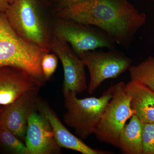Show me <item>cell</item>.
Returning a JSON list of instances; mask_svg holds the SVG:
<instances>
[{
  "label": "cell",
  "instance_id": "1",
  "mask_svg": "<svg viewBox=\"0 0 154 154\" xmlns=\"http://www.w3.org/2000/svg\"><path fill=\"white\" fill-rule=\"evenodd\" d=\"M54 15L99 28L125 48H129L147 20L146 14L128 0H86L54 10Z\"/></svg>",
  "mask_w": 154,
  "mask_h": 154
},
{
  "label": "cell",
  "instance_id": "2",
  "mask_svg": "<svg viewBox=\"0 0 154 154\" xmlns=\"http://www.w3.org/2000/svg\"><path fill=\"white\" fill-rule=\"evenodd\" d=\"M46 52L19 35L11 27L5 13L0 11V67L22 69L42 85L45 81L41 60Z\"/></svg>",
  "mask_w": 154,
  "mask_h": 154
},
{
  "label": "cell",
  "instance_id": "3",
  "mask_svg": "<svg viewBox=\"0 0 154 154\" xmlns=\"http://www.w3.org/2000/svg\"><path fill=\"white\" fill-rule=\"evenodd\" d=\"M5 14L11 27L21 37L51 52L52 25L44 14L41 0H14Z\"/></svg>",
  "mask_w": 154,
  "mask_h": 154
},
{
  "label": "cell",
  "instance_id": "4",
  "mask_svg": "<svg viewBox=\"0 0 154 154\" xmlns=\"http://www.w3.org/2000/svg\"><path fill=\"white\" fill-rule=\"evenodd\" d=\"M76 95L72 91L64 95L66 112L63 120L66 125L74 129L78 137L85 140L95 133L105 107L112 98V86L98 98L79 99Z\"/></svg>",
  "mask_w": 154,
  "mask_h": 154
},
{
  "label": "cell",
  "instance_id": "5",
  "mask_svg": "<svg viewBox=\"0 0 154 154\" xmlns=\"http://www.w3.org/2000/svg\"><path fill=\"white\" fill-rule=\"evenodd\" d=\"M112 86V98L105 107L94 134L100 142L119 148L120 133L134 113L124 82Z\"/></svg>",
  "mask_w": 154,
  "mask_h": 154
},
{
  "label": "cell",
  "instance_id": "6",
  "mask_svg": "<svg viewBox=\"0 0 154 154\" xmlns=\"http://www.w3.org/2000/svg\"><path fill=\"white\" fill-rule=\"evenodd\" d=\"M52 30L54 35L69 45L78 55L98 48L115 49L116 45L99 28L68 19L57 18Z\"/></svg>",
  "mask_w": 154,
  "mask_h": 154
},
{
  "label": "cell",
  "instance_id": "7",
  "mask_svg": "<svg viewBox=\"0 0 154 154\" xmlns=\"http://www.w3.org/2000/svg\"><path fill=\"white\" fill-rule=\"evenodd\" d=\"M88 68L90 76L88 93L94 94L105 80L116 79L128 70L132 60L115 49L89 51L78 55Z\"/></svg>",
  "mask_w": 154,
  "mask_h": 154
},
{
  "label": "cell",
  "instance_id": "8",
  "mask_svg": "<svg viewBox=\"0 0 154 154\" xmlns=\"http://www.w3.org/2000/svg\"><path fill=\"white\" fill-rule=\"evenodd\" d=\"M50 49L57 56L63 68V95L69 91L82 93L88 89L85 66L69 45L52 33Z\"/></svg>",
  "mask_w": 154,
  "mask_h": 154
},
{
  "label": "cell",
  "instance_id": "9",
  "mask_svg": "<svg viewBox=\"0 0 154 154\" xmlns=\"http://www.w3.org/2000/svg\"><path fill=\"white\" fill-rule=\"evenodd\" d=\"M38 90L28 91L14 102L1 108L0 125L5 128L19 138H25L29 115L37 110Z\"/></svg>",
  "mask_w": 154,
  "mask_h": 154
},
{
  "label": "cell",
  "instance_id": "10",
  "mask_svg": "<svg viewBox=\"0 0 154 154\" xmlns=\"http://www.w3.org/2000/svg\"><path fill=\"white\" fill-rule=\"evenodd\" d=\"M25 140L30 154L61 152L49 122L38 110L33 111L28 117Z\"/></svg>",
  "mask_w": 154,
  "mask_h": 154
},
{
  "label": "cell",
  "instance_id": "11",
  "mask_svg": "<svg viewBox=\"0 0 154 154\" xmlns=\"http://www.w3.org/2000/svg\"><path fill=\"white\" fill-rule=\"evenodd\" d=\"M42 85L22 69L0 67V105H9L28 91L38 90Z\"/></svg>",
  "mask_w": 154,
  "mask_h": 154
},
{
  "label": "cell",
  "instance_id": "12",
  "mask_svg": "<svg viewBox=\"0 0 154 154\" xmlns=\"http://www.w3.org/2000/svg\"><path fill=\"white\" fill-rule=\"evenodd\" d=\"M37 110L46 117L52 128L54 139L59 146L73 150L83 154H110L111 152L92 148L82 140L72 133L64 125L54 110L46 104L38 100Z\"/></svg>",
  "mask_w": 154,
  "mask_h": 154
},
{
  "label": "cell",
  "instance_id": "13",
  "mask_svg": "<svg viewBox=\"0 0 154 154\" xmlns=\"http://www.w3.org/2000/svg\"><path fill=\"white\" fill-rule=\"evenodd\" d=\"M125 90L130 97L134 114L144 123H154V91L137 81L131 80Z\"/></svg>",
  "mask_w": 154,
  "mask_h": 154
},
{
  "label": "cell",
  "instance_id": "14",
  "mask_svg": "<svg viewBox=\"0 0 154 154\" xmlns=\"http://www.w3.org/2000/svg\"><path fill=\"white\" fill-rule=\"evenodd\" d=\"M143 123L134 114L120 133L119 148L125 154H143Z\"/></svg>",
  "mask_w": 154,
  "mask_h": 154
},
{
  "label": "cell",
  "instance_id": "15",
  "mask_svg": "<svg viewBox=\"0 0 154 154\" xmlns=\"http://www.w3.org/2000/svg\"><path fill=\"white\" fill-rule=\"evenodd\" d=\"M131 79L137 81L154 91V57L150 56L128 69Z\"/></svg>",
  "mask_w": 154,
  "mask_h": 154
},
{
  "label": "cell",
  "instance_id": "16",
  "mask_svg": "<svg viewBox=\"0 0 154 154\" xmlns=\"http://www.w3.org/2000/svg\"><path fill=\"white\" fill-rule=\"evenodd\" d=\"M0 145L4 148L17 154H30L27 146L13 133L0 125Z\"/></svg>",
  "mask_w": 154,
  "mask_h": 154
},
{
  "label": "cell",
  "instance_id": "17",
  "mask_svg": "<svg viewBox=\"0 0 154 154\" xmlns=\"http://www.w3.org/2000/svg\"><path fill=\"white\" fill-rule=\"evenodd\" d=\"M44 54L41 60V68L45 81H47L54 73L57 68L58 58L54 53Z\"/></svg>",
  "mask_w": 154,
  "mask_h": 154
},
{
  "label": "cell",
  "instance_id": "18",
  "mask_svg": "<svg viewBox=\"0 0 154 154\" xmlns=\"http://www.w3.org/2000/svg\"><path fill=\"white\" fill-rule=\"evenodd\" d=\"M143 123V154H154V123Z\"/></svg>",
  "mask_w": 154,
  "mask_h": 154
},
{
  "label": "cell",
  "instance_id": "19",
  "mask_svg": "<svg viewBox=\"0 0 154 154\" xmlns=\"http://www.w3.org/2000/svg\"><path fill=\"white\" fill-rule=\"evenodd\" d=\"M54 10L84 2L86 0H50Z\"/></svg>",
  "mask_w": 154,
  "mask_h": 154
},
{
  "label": "cell",
  "instance_id": "20",
  "mask_svg": "<svg viewBox=\"0 0 154 154\" xmlns=\"http://www.w3.org/2000/svg\"><path fill=\"white\" fill-rule=\"evenodd\" d=\"M14 0H0V11L5 13Z\"/></svg>",
  "mask_w": 154,
  "mask_h": 154
},
{
  "label": "cell",
  "instance_id": "21",
  "mask_svg": "<svg viewBox=\"0 0 154 154\" xmlns=\"http://www.w3.org/2000/svg\"><path fill=\"white\" fill-rule=\"evenodd\" d=\"M147 1H152V0H147Z\"/></svg>",
  "mask_w": 154,
  "mask_h": 154
},
{
  "label": "cell",
  "instance_id": "22",
  "mask_svg": "<svg viewBox=\"0 0 154 154\" xmlns=\"http://www.w3.org/2000/svg\"><path fill=\"white\" fill-rule=\"evenodd\" d=\"M1 108H0V113H1Z\"/></svg>",
  "mask_w": 154,
  "mask_h": 154
}]
</instances>
